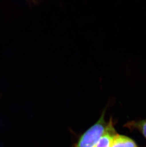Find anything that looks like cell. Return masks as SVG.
<instances>
[{"label": "cell", "mask_w": 146, "mask_h": 147, "mask_svg": "<svg viewBox=\"0 0 146 147\" xmlns=\"http://www.w3.org/2000/svg\"><path fill=\"white\" fill-rule=\"evenodd\" d=\"M129 126L138 129L146 138V119L139 121H134L130 123Z\"/></svg>", "instance_id": "cell-4"}, {"label": "cell", "mask_w": 146, "mask_h": 147, "mask_svg": "<svg viewBox=\"0 0 146 147\" xmlns=\"http://www.w3.org/2000/svg\"><path fill=\"white\" fill-rule=\"evenodd\" d=\"M115 132L113 121L111 119L108 123L107 126L104 133L95 147H111L112 139L116 134Z\"/></svg>", "instance_id": "cell-2"}, {"label": "cell", "mask_w": 146, "mask_h": 147, "mask_svg": "<svg viewBox=\"0 0 146 147\" xmlns=\"http://www.w3.org/2000/svg\"><path fill=\"white\" fill-rule=\"evenodd\" d=\"M105 110L95 123L91 126L79 138L74 147H95L107 126L105 120Z\"/></svg>", "instance_id": "cell-1"}, {"label": "cell", "mask_w": 146, "mask_h": 147, "mask_svg": "<svg viewBox=\"0 0 146 147\" xmlns=\"http://www.w3.org/2000/svg\"><path fill=\"white\" fill-rule=\"evenodd\" d=\"M111 147H137L132 139L123 135L115 134L112 139Z\"/></svg>", "instance_id": "cell-3"}]
</instances>
